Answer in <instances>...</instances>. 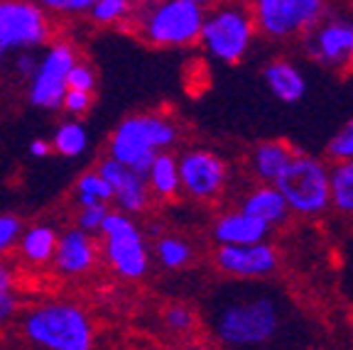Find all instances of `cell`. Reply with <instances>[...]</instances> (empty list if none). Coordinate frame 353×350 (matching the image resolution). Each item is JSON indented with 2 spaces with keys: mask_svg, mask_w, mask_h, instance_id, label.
Instances as JSON below:
<instances>
[{
  "mask_svg": "<svg viewBox=\"0 0 353 350\" xmlns=\"http://www.w3.org/2000/svg\"><path fill=\"white\" fill-rule=\"evenodd\" d=\"M37 61L39 59L32 50H20L15 56V61H12V69H15V74L20 79H28L30 81V76H32L34 69H37Z\"/></svg>",
  "mask_w": 353,
  "mask_h": 350,
  "instance_id": "cell-34",
  "label": "cell"
},
{
  "mask_svg": "<svg viewBox=\"0 0 353 350\" xmlns=\"http://www.w3.org/2000/svg\"><path fill=\"white\" fill-rule=\"evenodd\" d=\"M50 152H52V145L47 143V140H32V143H30V154H32L34 159H44Z\"/></svg>",
  "mask_w": 353,
  "mask_h": 350,
  "instance_id": "cell-37",
  "label": "cell"
},
{
  "mask_svg": "<svg viewBox=\"0 0 353 350\" xmlns=\"http://www.w3.org/2000/svg\"><path fill=\"white\" fill-rule=\"evenodd\" d=\"M331 159L343 162V159H353V118L336 132V135L329 140V147H326Z\"/></svg>",
  "mask_w": 353,
  "mask_h": 350,
  "instance_id": "cell-29",
  "label": "cell"
},
{
  "mask_svg": "<svg viewBox=\"0 0 353 350\" xmlns=\"http://www.w3.org/2000/svg\"><path fill=\"white\" fill-rule=\"evenodd\" d=\"M179 165V184L194 201L211 203L221 198L228 184V167L223 157L206 147H192L176 157Z\"/></svg>",
  "mask_w": 353,
  "mask_h": 350,
  "instance_id": "cell-12",
  "label": "cell"
},
{
  "mask_svg": "<svg viewBox=\"0 0 353 350\" xmlns=\"http://www.w3.org/2000/svg\"><path fill=\"white\" fill-rule=\"evenodd\" d=\"M17 309H20V301H17L15 291H8V294L0 296V323L10 321L17 313Z\"/></svg>",
  "mask_w": 353,
  "mask_h": 350,
  "instance_id": "cell-35",
  "label": "cell"
},
{
  "mask_svg": "<svg viewBox=\"0 0 353 350\" xmlns=\"http://www.w3.org/2000/svg\"><path fill=\"white\" fill-rule=\"evenodd\" d=\"M145 181H148V189L152 196L162 198V201H170L176 194L182 192V184H179V165H176V157L172 152H160L157 157L150 162L148 172H145Z\"/></svg>",
  "mask_w": 353,
  "mask_h": 350,
  "instance_id": "cell-21",
  "label": "cell"
},
{
  "mask_svg": "<svg viewBox=\"0 0 353 350\" xmlns=\"http://www.w3.org/2000/svg\"><path fill=\"white\" fill-rule=\"evenodd\" d=\"M206 326L223 350H299V311L280 287L241 279L221 287L206 307Z\"/></svg>",
  "mask_w": 353,
  "mask_h": 350,
  "instance_id": "cell-1",
  "label": "cell"
},
{
  "mask_svg": "<svg viewBox=\"0 0 353 350\" xmlns=\"http://www.w3.org/2000/svg\"><path fill=\"white\" fill-rule=\"evenodd\" d=\"M216 267L233 279H268L280 267V255L268 240L253 245H219Z\"/></svg>",
  "mask_w": 353,
  "mask_h": 350,
  "instance_id": "cell-13",
  "label": "cell"
},
{
  "mask_svg": "<svg viewBox=\"0 0 353 350\" xmlns=\"http://www.w3.org/2000/svg\"><path fill=\"white\" fill-rule=\"evenodd\" d=\"M331 208L339 214L353 216V159H343L329 167Z\"/></svg>",
  "mask_w": 353,
  "mask_h": 350,
  "instance_id": "cell-22",
  "label": "cell"
},
{
  "mask_svg": "<svg viewBox=\"0 0 353 350\" xmlns=\"http://www.w3.org/2000/svg\"><path fill=\"white\" fill-rule=\"evenodd\" d=\"M57 233L52 225H30V228L22 230L20 240H17V247H20V255L22 260L28 265H34V267H44V265H50L52 258H54V250H57Z\"/></svg>",
  "mask_w": 353,
  "mask_h": 350,
  "instance_id": "cell-20",
  "label": "cell"
},
{
  "mask_svg": "<svg viewBox=\"0 0 353 350\" xmlns=\"http://www.w3.org/2000/svg\"><path fill=\"white\" fill-rule=\"evenodd\" d=\"M187 3H194V6H201V8H209L211 3H216V0H187Z\"/></svg>",
  "mask_w": 353,
  "mask_h": 350,
  "instance_id": "cell-39",
  "label": "cell"
},
{
  "mask_svg": "<svg viewBox=\"0 0 353 350\" xmlns=\"http://www.w3.org/2000/svg\"><path fill=\"white\" fill-rule=\"evenodd\" d=\"M50 145L52 152H57L59 157L77 159L88 150V130L79 121H66L54 130Z\"/></svg>",
  "mask_w": 353,
  "mask_h": 350,
  "instance_id": "cell-23",
  "label": "cell"
},
{
  "mask_svg": "<svg viewBox=\"0 0 353 350\" xmlns=\"http://www.w3.org/2000/svg\"><path fill=\"white\" fill-rule=\"evenodd\" d=\"M154 260L165 269H182L194 260V247L182 236H160L154 243Z\"/></svg>",
  "mask_w": 353,
  "mask_h": 350,
  "instance_id": "cell-24",
  "label": "cell"
},
{
  "mask_svg": "<svg viewBox=\"0 0 353 350\" xmlns=\"http://www.w3.org/2000/svg\"><path fill=\"white\" fill-rule=\"evenodd\" d=\"M238 208L250 214L253 218L263 220L268 228H280L290 218V208H287L282 194L272 184H255L250 192L243 194Z\"/></svg>",
  "mask_w": 353,
  "mask_h": 350,
  "instance_id": "cell-18",
  "label": "cell"
},
{
  "mask_svg": "<svg viewBox=\"0 0 353 350\" xmlns=\"http://www.w3.org/2000/svg\"><path fill=\"white\" fill-rule=\"evenodd\" d=\"M96 3L99 0H37V6L44 12H54V15H83Z\"/></svg>",
  "mask_w": 353,
  "mask_h": 350,
  "instance_id": "cell-30",
  "label": "cell"
},
{
  "mask_svg": "<svg viewBox=\"0 0 353 350\" xmlns=\"http://www.w3.org/2000/svg\"><path fill=\"white\" fill-rule=\"evenodd\" d=\"M66 86L69 88H77V91H88L94 93L96 88V74L94 69L83 61H74V66L69 69V76H66Z\"/></svg>",
  "mask_w": 353,
  "mask_h": 350,
  "instance_id": "cell-32",
  "label": "cell"
},
{
  "mask_svg": "<svg viewBox=\"0 0 353 350\" xmlns=\"http://www.w3.org/2000/svg\"><path fill=\"white\" fill-rule=\"evenodd\" d=\"M162 321L172 333H189L196 326V316L187 304H170L162 313Z\"/></svg>",
  "mask_w": 353,
  "mask_h": 350,
  "instance_id": "cell-27",
  "label": "cell"
},
{
  "mask_svg": "<svg viewBox=\"0 0 353 350\" xmlns=\"http://www.w3.org/2000/svg\"><path fill=\"white\" fill-rule=\"evenodd\" d=\"M206 8L187 0H140L135 25L140 37L152 47H192L199 42Z\"/></svg>",
  "mask_w": 353,
  "mask_h": 350,
  "instance_id": "cell-5",
  "label": "cell"
},
{
  "mask_svg": "<svg viewBox=\"0 0 353 350\" xmlns=\"http://www.w3.org/2000/svg\"><path fill=\"white\" fill-rule=\"evenodd\" d=\"M96 260H99V247H96L91 233H83L77 225L59 233L54 258H52V265H54L59 274L81 277V274L91 272Z\"/></svg>",
  "mask_w": 353,
  "mask_h": 350,
  "instance_id": "cell-15",
  "label": "cell"
},
{
  "mask_svg": "<svg viewBox=\"0 0 353 350\" xmlns=\"http://www.w3.org/2000/svg\"><path fill=\"white\" fill-rule=\"evenodd\" d=\"M113 194L110 186L99 172H83L77 181V203L79 206H88V203H110Z\"/></svg>",
  "mask_w": 353,
  "mask_h": 350,
  "instance_id": "cell-25",
  "label": "cell"
},
{
  "mask_svg": "<svg viewBox=\"0 0 353 350\" xmlns=\"http://www.w3.org/2000/svg\"><path fill=\"white\" fill-rule=\"evenodd\" d=\"M77 61V52L72 44L57 42L44 52L37 61V69L30 76L28 101L39 110H59L66 93V76Z\"/></svg>",
  "mask_w": 353,
  "mask_h": 350,
  "instance_id": "cell-11",
  "label": "cell"
},
{
  "mask_svg": "<svg viewBox=\"0 0 353 350\" xmlns=\"http://www.w3.org/2000/svg\"><path fill=\"white\" fill-rule=\"evenodd\" d=\"M294 157V150L282 140H265L255 145L250 152V172L258 184H275L277 176L285 172L290 159Z\"/></svg>",
  "mask_w": 353,
  "mask_h": 350,
  "instance_id": "cell-19",
  "label": "cell"
},
{
  "mask_svg": "<svg viewBox=\"0 0 353 350\" xmlns=\"http://www.w3.org/2000/svg\"><path fill=\"white\" fill-rule=\"evenodd\" d=\"M22 331L42 350H94V323L69 301H47L30 309Z\"/></svg>",
  "mask_w": 353,
  "mask_h": 350,
  "instance_id": "cell-3",
  "label": "cell"
},
{
  "mask_svg": "<svg viewBox=\"0 0 353 350\" xmlns=\"http://www.w3.org/2000/svg\"><path fill=\"white\" fill-rule=\"evenodd\" d=\"M285 198L290 214L321 216L331 208L329 167L319 157L294 152L290 165L272 184Z\"/></svg>",
  "mask_w": 353,
  "mask_h": 350,
  "instance_id": "cell-6",
  "label": "cell"
},
{
  "mask_svg": "<svg viewBox=\"0 0 353 350\" xmlns=\"http://www.w3.org/2000/svg\"><path fill=\"white\" fill-rule=\"evenodd\" d=\"M96 172L108 181L110 194H113L110 201L116 203L118 211H123V214H128V216H135V214H143L145 208L150 206L152 194H150V189H148L145 174L132 172L130 167L121 165V162H116V159H110V157H105L103 162L96 167Z\"/></svg>",
  "mask_w": 353,
  "mask_h": 350,
  "instance_id": "cell-14",
  "label": "cell"
},
{
  "mask_svg": "<svg viewBox=\"0 0 353 350\" xmlns=\"http://www.w3.org/2000/svg\"><path fill=\"white\" fill-rule=\"evenodd\" d=\"M12 291V269L6 262H0V296Z\"/></svg>",
  "mask_w": 353,
  "mask_h": 350,
  "instance_id": "cell-36",
  "label": "cell"
},
{
  "mask_svg": "<svg viewBox=\"0 0 353 350\" xmlns=\"http://www.w3.org/2000/svg\"><path fill=\"white\" fill-rule=\"evenodd\" d=\"M270 233L272 228H268L263 220L253 218L241 208L221 214L211 228V238L216 240V245H253V243L268 240Z\"/></svg>",
  "mask_w": 353,
  "mask_h": 350,
  "instance_id": "cell-16",
  "label": "cell"
},
{
  "mask_svg": "<svg viewBox=\"0 0 353 350\" xmlns=\"http://www.w3.org/2000/svg\"><path fill=\"white\" fill-rule=\"evenodd\" d=\"M108 214H110L108 203H88V206H79L77 228H81L83 233H91V236H94V233H101L103 220Z\"/></svg>",
  "mask_w": 353,
  "mask_h": 350,
  "instance_id": "cell-28",
  "label": "cell"
},
{
  "mask_svg": "<svg viewBox=\"0 0 353 350\" xmlns=\"http://www.w3.org/2000/svg\"><path fill=\"white\" fill-rule=\"evenodd\" d=\"M22 220L15 214H0V255L10 252L22 236Z\"/></svg>",
  "mask_w": 353,
  "mask_h": 350,
  "instance_id": "cell-31",
  "label": "cell"
},
{
  "mask_svg": "<svg viewBox=\"0 0 353 350\" xmlns=\"http://www.w3.org/2000/svg\"><path fill=\"white\" fill-rule=\"evenodd\" d=\"M255 30L263 37L287 42L302 37L326 12V0H250Z\"/></svg>",
  "mask_w": 353,
  "mask_h": 350,
  "instance_id": "cell-8",
  "label": "cell"
},
{
  "mask_svg": "<svg viewBox=\"0 0 353 350\" xmlns=\"http://www.w3.org/2000/svg\"><path fill=\"white\" fill-rule=\"evenodd\" d=\"M179 140V127L162 113L130 115L113 130L108 140V157L145 174L154 157L170 152Z\"/></svg>",
  "mask_w": 353,
  "mask_h": 350,
  "instance_id": "cell-2",
  "label": "cell"
},
{
  "mask_svg": "<svg viewBox=\"0 0 353 350\" xmlns=\"http://www.w3.org/2000/svg\"><path fill=\"white\" fill-rule=\"evenodd\" d=\"M263 81L280 103L294 105L307 96V76L290 59H272L263 69Z\"/></svg>",
  "mask_w": 353,
  "mask_h": 350,
  "instance_id": "cell-17",
  "label": "cell"
},
{
  "mask_svg": "<svg viewBox=\"0 0 353 350\" xmlns=\"http://www.w3.org/2000/svg\"><path fill=\"white\" fill-rule=\"evenodd\" d=\"M91 103H94V93L77 91V88H66L64 101H61V108H64L69 115H74V118H79V115L88 113Z\"/></svg>",
  "mask_w": 353,
  "mask_h": 350,
  "instance_id": "cell-33",
  "label": "cell"
},
{
  "mask_svg": "<svg viewBox=\"0 0 353 350\" xmlns=\"http://www.w3.org/2000/svg\"><path fill=\"white\" fill-rule=\"evenodd\" d=\"M101 247L110 269L121 279L138 282L150 272V247L145 233L123 211H110L101 228Z\"/></svg>",
  "mask_w": 353,
  "mask_h": 350,
  "instance_id": "cell-7",
  "label": "cell"
},
{
  "mask_svg": "<svg viewBox=\"0 0 353 350\" xmlns=\"http://www.w3.org/2000/svg\"><path fill=\"white\" fill-rule=\"evenodd\" d=\"M140 0H99L88 15L91 20L99 22V25H113V22H121L125 17H130L138 8Z\"/></svg>",
  "mask_w": 353,
  "mask_h": 350,
  "instance_id": "cell-26",
  "label": "cell"
},
{
  "mask_svg": "<svg viewBox=\"0 0 353 350\" xmlns=\"http://www.w3.org/2000/svg\"><path fill=\"white\" fill-rule=\"evenodd\" d=\"M304 54L326 69H343L353 61V17L324 12L316 25L302 34Z\"/></svg>",
  "mask_w": 353,
  "mask_h": 350,
  "instance_id": "cell-9",
  "label": "cell"
},
{
  "mask_svg": "<svg viewBox=\"0 0 353 350\" xmlns=\"http://www.w3.org/2000/svg\"><path fill=\"white\" fill-rule=\"evenodd\" d=\"M50 39V17L32 0H0V50H34Z\"/></svg>",
  "mask_w": 353,
  "mask_h": 350,
  "instance_id": "cell-10",
  "label": "cell"
},
{
  "mask_svg": "<svg viewBox=\"0 0 353 350\" xmlns=\"http://www.w3.org/2000/svg\"><path fill=\"white\" fill-rule=\"evenodd\" d=\"M172 350H211V348H204V345H179V348H172Z\"/></svg>",
  "mask_w": 353,
  "mask_h": 350,
  "instance_id": "cell-38",
  "label": "cell"
},
{
  "mask_svg": "<svg viewBox=\"0 0 353 350\" xmlns=\"http://www.w3.org/2000/svg\"><path fill=\"white\" fill-rule=\"evenodd\" d=\"M255 34L258 30L250 6H245L243 0H223L206 8L199 44L211 59L221 64H238L248 56Z\"/></svg>",
  "mask_w": 353,
  "mask_h": 350,
  "instance_id": "cell-4",
  "label": "cell"
}]
</instances>
